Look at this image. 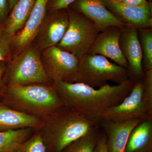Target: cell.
<instances>
[{"instance_id": "1", "label": "cell", "mask_w": 152, "mask_h": 152, "mask_svg": "<svg viewBox=\"0 0 152 152\" xmlns=\"http://www.w3.org/2000/svg\"><path fill=\"white\" fill-rule=\"evenodd\" d=\"M134 84L129 79L98 89L80 83L57 81L53 86L64 106L98 124L107 110L121 103L130 94Z\"/></svg>"}, {"instance_id": "2", "label": "cell", "mask_w": 152, "mask_h": 152, "mask_svg": "<svg viewBox=\"0 0 152 152\" xmlns=\"http://www.w3.org/2000/svg\"><path fill=\"white\" fill-rule=\"evenodd\" d=\"M98 124L63 106L43 120L37 131L46 152H62L72 142L86 135Z\"/></svg>"}, {"instance_id": "3", "label": "cell", "mask_w": 152, "mask_h": 152, "mask_svg": "<svg viewBox=\"0 0 152 152\" xmlns=\"http://www.w3.org/2000/svg\"><path fill=\"white\" fill-rule=\"evenodd\" d=\"M1 101L11 108L42 121L64 106L53 85L5 86Z\"/></svg>"}, {"instance_id": "4", "label": "cell", "mask_w": 152, "mask_h": 152, "mask_svg": "<svg viewBox=\"0 0 152 152\" xmlns=\"http://www.w3.org/2000/svg\"><path fill=\"white\" fill-rule=\"evenodd\" d=\"M53 83L44 69L41 50L34 42L13 55L7 64L5 86L35 84L52 85Z\"/></svg>"}, {"instance_id": "5", "label": "cell", "mask_w": 152, "mask_h": 152, "mask_svg": "<svg viewBox=\"0 0 152 152\" xmlns=\"http://www.w3.org/2000/svg\"><path fill=\"white\" fill-rule=\"evenodd\" d=\"M127 69L107 58L87 53L79 60L76 83L100 88L111 81L120 84L129 80Z\"/></svg>"}, {"instance_id": "6", "label": "cell", "mask_w": 152, "mask_h": 152, "mask_svg": "<svg viewBox=\"0 0 152 152\" xmlns=\"http://www.w3.org/2000/svg\"><path fill=\"white\" fill-rule=\"evenodd\" d=\"M68 13V29L56 46L75 55L80 60L88 53L100 32L94 22L80 13L73 11Z\"/></svg>"}, {"instance_id": "7", "label": "cell", "mask_w": 152, "mask_h": 152, "mask_svg": "<svg viewBox=\"0 0 152 152\" xmlns=\"http://www.w3.org/2000/svg\"><path fill=\"white\" fill-rule=\"evenodd\" d=\"M44 69L53 82L76 83L79 60L72 54L53 46L41 51Z\"/></svg>"}, {"instance_id": "8", "label": "cell", "mask_w": 152, "mask_h": 152, "mask_svg": "<svg viewBox=\"0 0 152 152\" xmlns=\"http://www.w3.org/2000/svg\"><path fill=\"white\" fill-rule=\"evenodd\" d=\"M143 88L142 80L134 83L130 94L121 103L110 108L104 113L102 120L121 122L152 118L148 114L144 102Z\"/></svg>"}, {"instance_id": "9", "label": "cell", "mask_w": 152, "mask_h": 152, "mask_svg": "<svg viewBox=\"0 0 152 152\" xmlns=\"http://www.w3.org/2000/svg\"><path fill=\"white\" fill-rule=\"evenodd\" d=\"M119 43L123 56L128 63L129 79L134 83L142 80L145 72L138 28L129 25L121 28Z\"/></svg>"}, {"instance_id": "10", "label": "cell", "mask_w": 152, "mask_h": 152, "mask_svg": "<svg viewBox=\"0 0 152 152\" xmlns=\"http://www.w3.org/2000/svg\"><path fill=\"white\" fill-rule=\"evenodd\" d=\"M49 0H36L30 16L24 27L11 39L13 55L32 43L45 18Z\"/></svg>"}, {"instance_id": "11", "label": "cell", "mask_w": 152, "mask_h": 152, "mask_svg": "<svg viewBox=\"0 0 152 152\" xmlns=\"http://www.w3.org/2000/svg\"><path fill=\"white\" fill-rule=\"evenodd\" d=\"M106 7L120 21L138 29L152 28V2L145 5L131 7L113 0H104Z\"/></svg>"}, {"instance_id": "12", "label": "cell", "mask_w": 152, "mask_h": 152, "mask_svg": "<svg viewBox=\"0 0 152 152\" xmlns=\"http://www.w3.org/2000/svg\"><path fill=\"white\" fill-rule=\"evenodd\" d=\"M53 12L49 16L46 17L34 42L41 51L52 47L56 46L68 29V13L60 11Z\"/></svg>"}, {"instance_id": "13", "label": "cell", "mask_w": 152, "mask_h": 152, "mask_svg": "<svg viewBox=\"0 0 152 152\" xmlns=\"http://www.w3.org/2000/svg\"><path fill=\"white\" fill-rule=\"evenodd\" d=\"M72 5L74 11L94 22L100 32L111 27L122 28L126 25L107 9L104 0H76Z\"/></svg>"}, {"instance_id": "14", "label": "cell", "mask_w": 152, "mask_h": 152, "mask_svg": "<svg viewBox=\"0 0 152 152\" xmlns=\"http://www.w3.org/2000/svg\"><path fill=\"white\" fill-rule=\"evenodd\" d=\"M121 28L111 27L99 33L88 53L109 58L117 64L127 69L128 63L123 56L119 43Z\"/></svg>"}, {"instance_id": "15", "label": "cell", "mask_w": 152, "mask_h": 152, "mask_svg": "<svg viewBox=\"0 0 152 152\" xmlns=\"http://www.w3.org/2000/svg\"><path fill=\"white\" fill-rule=\"evenodd\" d=\"M142 120L133 119L121 122L102 120V126L107 137L108 152H124L130 134Z\"/></svg>"}, {"instance_id": "16", "label": "cell", "mask_w": 152, "mask_h": 152, "mask_svg": "<svg viewBox=\"0 0 152 152\" xmlns=\"http://www.w3.org/2000/svg\"><path fill=\"white\" fill-rule=\"evenodd\" d=\"M42 120L10 107L0 100V132L39 127Z\"/></svg>"}, {"instance_id": "17", "label": "cell", "mask_w": 152, "mask_h": 152, "mask_svg": "<svg viewBox=\"0 0 152 152\" xmlns=\"http://www.w3.org/2000/svg\"><path fill=\"white\" fill-rule=\"evenodd\" d=\"M152 151V118L143 120L131 132L124 152Z\"/></svg>"}, {"instance_id": "18", "label": "cell", "mask_w": 152, "mask_h": 152, "mask_svg": "<svg viewBox=\"0 0 152 152\" xmlns=\"http://www.w3.org/2000/svg\"><path fill=\"white\" fill-rule=\"evenodd\" d=\"M36 0H19L4 23L5 33L11 37L24 26L31 12Z\"/></svg>"}, {"instance_id": "19", "label": "cell", "mask_w": 152, "mask_h": 152, "mask_svg": "<svg viewBox=\"0 0 152 152\" xmlns=\"http://www.w3.org/2000/svg\"><path fill=\"white\" fill-rule=\"evenodd\" d=\"M35 130L26 128L0 132V152H10L31 137Z\"/></svg>"}, {"instance_id": "20", "label": "cell", "mask_w": 152, "mask_h": 152, "mask_svg": "<svg viewBox=\"0 0 152 152\" xmlns=\"http://www.w3.org/2000/svg\"><path fill=\"white\" fill-rule=\"evenodd\" d=\"M101 133L97 126L88 134L72 142L62 152H94Z\"/></svg>"}, {"instance_id": "21", "label": "cell", "mask_w": 152, "mask_h": 152, "mask_svg": "<svg viewBox=\"0 0 152 152\" xmlns=\"http://www.w3.org/2000/svg\"><path fill=\"white\" fill-rule=\"evenodd\" d=\"M144 72L152 69V28L138 29Z\"/></svg>"}, {"instance_id": "22", "label": "cell", "mask_w": 152, "mask_h": 152, "mask_svg": "<svg viewBox=\"0 0 152 152\" xmlns=\"http://www.w3.org/2000/svg\"><path fill=\"white\" fill-rule=\"evenodd\" d=\"M10 152H46V149L40 134L35 130L28 140Z\"/></svg>"}, {"instance_id": "23", "label": "cell", "mask_w": 152, "mask_h": 152, "mask_svg": "<svg viewBox=\"0 0 152 152\" xmlns=\"http://www.w3.org/2000/svg\"><path fill=\"white\" fill-rule=\"evenodd\" d=\"M142 80L144 102L148 114L152 116V69L145 72Z\"/></svg>"}, {"instance_id": "24", "label": "cell", "mask_w": 152, "mask_h": 152, "mask_svg": "<svg viewBox=\"0 0 152 152\" xmlns=\"http://www.w3.org/2000/svg\"><path fill=\"white\" fill-rule=\"evenodd\" d=\"M11 37L6 33L0 37V62H9L12 57Z\"/></svg>"}, {"instance_id": "25", "label": "cell", "mask_w": 152, "mask_h": 152, "mask_svg": "<svg viewBox=\"0 0 152 152\" xmlns=\"http://www.w3.org/2000/svg\"><path fill=\"white\" fill-rule=\"evenodd\" d=\"M76 0H49L47 10L52 12L62 10L68 8Z\"/></svg>"}, {"instance_id": "26", "label": "cell", "mask_w": 152, "mask_h": 152, "mask_svg": "<svg viewBox=\"0 0 152 152\" xmlns=\"http://www.w3.org/2000/svg\"><path fill=\"white\" fill-rule=\"evenodd\" d=\"M8 62H0V100L5 87V73Z\"/></svg>"}, {"instance_id": "27", "label": "cell", "mask_w": 152, "mask_h": 152, "mask_svg": "<svg viewBox=\"0 0 152 152\" xmlns=\"http://www.w3.org/2000/svg\"><path fill=\"white\" fill-rule=\"evenodd\" d=\"M94 152H108L107 137L104 133H101L100 137L98 140Z\"/></svg>"}, {"instance_id": "28", "label": "cell", "mask_w": 152, "mask_h": 152, "mask_svg": "<svg viewBox=\"0 0 152 152\" xmlns=\"http://www.w3.org/2000/svg\"><path fill=\"white\" fill-rule=\"evenodd\" d=\"M150 1L147 0H124L121 3L126 6L140 7L147 4Z\"/></svg>"}, {"instance_id": "29", "label": "cell", "mask_w": 152, "mask_h": 152, "mask_svg": "<svg viewBox=\"0 0 152 152\" xmlns=\"http://www.w3.org/2000/svg\"><path fill=\"white\" fill-rule=\"evenodd\" d=\"M9 10L7 0H0V20L2 21L5 18Z\"/></svg>"}, {"instance_id": "30", "label": "cell", "mask_w": 152, "mask_h": 152, "mask_svg": "<svg viewBox=\"0 0 152 152\" xmlns=\"http://www.w3.org/2000/svg\"><path fill=\"white\" fill-rule=\"evenodd\" d=\"M7 1L8 4L9 10H11L14 7V6L15 5L19 0H7Z\"/></svg>"}, {"instance_id": "31", "label": "cell", "mask_w": 152, "mask_h": 152, "mask_svg": "<svg viewBox=\"0 0 152 152\" xmlns=\"http://www.w3.org/2000/svg\"><path fill=\"white\" fill-rule=\"evenodd\" d=\"M4 33V23H2V21L0 20V37L3 35Z\"/></svg>"}, {"instance_id": "32", "label": "cell", "mask_w": 152, "mask_h": 152, "mask_svg": "<svg viewBox=\"0 0 152 152\" xmlns=\"http://www.w3.org/2000/svg\"><path fill=\"white\" fill-rule=\"evenodd\" d=\"M113 1H115L120 2H123L124 0H113Z\"/></svg>"}, {"instance_id": "33", "label": "cell", "mask_w": 152, "mask_h": 152, "mask_svg": "<svg viewBox=\"0 0 152 152\" xmlns=\"http://www.w3.org/2000/svg\"></svg>"}]
</instances>
